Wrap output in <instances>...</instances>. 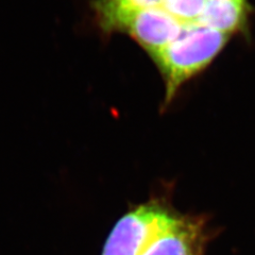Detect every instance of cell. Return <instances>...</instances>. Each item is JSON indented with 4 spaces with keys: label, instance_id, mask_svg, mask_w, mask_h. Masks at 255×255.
Listing matches in <instances>:
<instances>
[{
    "label": "cell",
    "instance_id": "obj_1",
    "mask_svg": "<svg viewBox=\"0 0 255 255\" xmlns=\"http://www.w3.org/2000/svg\"><path fill=\"white\" fill-rule=\"evenodd\" d=\"M230 36L200 25L188 26L174 42L151 57L164 78L165 105L173 99L183 84L210 65Z\"/></svg>",
    "mask_w": 255,
    "mask_h": 255
},
{
    "label": "cell",
    "instance_id": "obj_2",
    "mask_svg": "<svg viewBox=\"0 0 255 255\" xmlns=\"http://www.w3.org/2000/svg\"><path fill=\"white\" fill-rule=\"evenodd\" d=\"M179 213L169 191L131 206L112 229L101 255H139L150 239Z\"/></svg>",
    "mask_w": 255,
    "mask_h": 255
},
{
    "label": "cell",
    "instance_id": "obj_3",
    "mask_svg": "<svg viewBox=\"0 0 255 255\" xmlns=\"http://www.w3.org/2000/svg\"><path fill=\"white\" fill-rule=\"evenodd\" d=\"M102 29L123 32L138 43L150 58L174 42L187 28L159 7L96 14Z\"/></svg>",
    "mask_w": 255,
    "mask_h": 255
},
{
    "label": "cell",
    "instance_id": "obj_4",
    "mask_svg": "<svg viewBox=\"0 0 255 255\" xmlns=\"http://www.w3.org/2000/svg\"><path fill=\"white\" fill-rule=\"evenodd\" d=\"M214 236L209 216L180 212L150 239L139 255H204Z\"/></svg>",
    "mask_w": 255,
    "mask_h": 255
},
{
    "label": "cell",
    "instance_id": "obj_5",
    "mask_svg": "<svg viewBox=\"0 0 255 255\" xmlns=\"http://www.w3.org/2000/svg\"><path fill=\"white\" fill-rule=\"evenodd\" d=\"M249 11L248 0H205L198 23L232 35L246 28Z\"/></svg>",
    "mask_w": 255,
    "mask_h": 255
}]
</instances>
